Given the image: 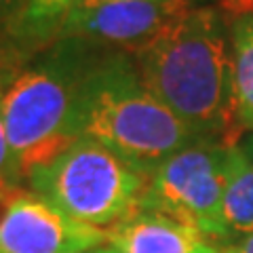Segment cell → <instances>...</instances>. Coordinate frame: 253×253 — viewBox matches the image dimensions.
<instances>
[{
	"label": "cell",
	"mask_w": 253,
	"mask_h": 253,
	"mask_svg": "<svg viewBox=\"0 0 253 253\" xmlns=\"http://www.w3.org/2000/svg\"><path fill=\"white\" fill-rule=\"evenodd\" d=\"M141 81L196 137L236 144L230 21L190 6L133 53Z\"/></svg>",
	"instance_id": "cell-1"
},
{
	"label": "cell",
	"mask_w": 253,
	"mask_h": 253,
	"mask_svg": "<svg viewBox=\"0 0 253 253\" xmlns=\"http://www.w3.org/2000/svg\"><path fill=\"white\" fill-rule=\"evenodd\" d=\"M78 137H91L150 177L196 137L141 81L125 51H101L86 72L76 106Z\"/></svg>",
	"instance_id": "cell-2"
},
{
	"label": "cell",
	"mask_w": 253,
	"mask_h": 253,
	"mask_svg": "<svg viewBox=\"0 0 253 253\" xmlns=\"http://www.w3.org/2000/svg\"><path fill=\"white\" fill-rule=\"evenodd\" d=\"M101 51L89 41L59 38L6 83L0 106L19 181L78 139V95Z\"/></svg>",
	"instance_id": "cell-3"
},
{
	"label": "cell",
	"mask_w": 253,
	"mask_h": 253,
	"mask_svg": "<svg viewBox=\"0 0 253 253\" xmlns=\"http://www.w3.org/2000/svg\"><path fill=\"white\" fill-rule=\"evenodd\" d=\"M28 184L72 219L110 230L139 207L148 177L99 141L78 137L32 171Z\"/></svg>",
	"instance_id": "cell-4"
},
{
	"label": "cell",
	"mask_w": 253,
	"mask_h": 253,
	"mask_svg": "<svg viewBox=\"0 0 253 253\" xmlns=\"http://www.w3.org/2000/svg\"><path fill=\"white\" fill-rule=\"evenodd\" d=\"M230 146L196 139L169 156L148 177L139 209L163 213L211 243L226 241L221 209Z\"/></svg>",
	"instance_id": "cell-5"
},
{
	"label": "cell",
	"mask_w": 253,
	"mask_h": 253,
	"mask_svg": "<svg viewBox=\"0 0 253 253\" xmlns=\"http://www.w3.org/2000/svg\"><path fill=\"white\" fill-rule=\"evenodd\" d=\"M108 245V230L72 219L42 196L19 190L0 217V253H78Z\"/></svg>",
	"instance_id": "cell-6"
},
{
	"label": "cell",
	"mask_w": 253,
	"mask_h": 253,
	"mask_svg": "<svg viewBox=\"0 0 253 253\" xmlns=\"http://www.w3.org/2000/svg\"><path fill=\"white\" fill-rule=\"evenodd\" d=\"M190 6V0H126L76 9L63 19L57 41L81 38L99 46L135 53Z\"/></svg>",
	"instance_id": "cell-7"
},
{
	"label": "cell",
	"mask_w": 253,
	"mask_h": 253,
	"mask_svg": "<svg viewBox=\"0 0 253 253\" xmlns=\"http://www.w3.org/2000/svg\"><path fill=\"white\" fill-rule=\"evenodd\" d=\"M114 253H213L215 243L163 213L135 209L108 230Z\"/></svg>",
	"instance_id": "cell-8"
},
{
	"label": "cell",
	"mask_w": 253,
	"mask_h": 253,
	"mask_svg": "<svg viewBox=\"0 0 253 253\" xmlns=\"http://www.w3.org/2000/svg\"><path fill=\"white\" fill-rule=\"evenodd\" d=\"M76 2L78 0H30L19 15L0 26V32L30 55H38L46 44L57 41L61 23Z\"/></svg>",
	"instance_id": "cell-9"
},
{
	"label": "cell",
	"mask_w": 253,
	"mask_h": 253,
	"mask_svg": "<svg viewBox=\"0 0 253 253\" xmlns=\"http://www.w3.org/2000/svg\"><path fill=\"white\" fill-rule=\"evenodd\" d=\"M221 217H224L226 241L253 234V163L239 144L228 148Z\"/></svg>",
	"instance_id": "cell-10"
},
{
	"label": "cell",
	"mask_w": 253,
	"mask_h": 253,
	"mask_svg": "<svg viewBox=\"0 0 253 253\" xmlns=\"http://www.w3.org/2000/svg\"><path fill=\"white\" fill-rule=\"evenodd\" d=\"M230 42L236 125L253 133V15L230 21Z\"/></svg>",
	"instance_id": "cell-11"
},
{
	"label": "cell",
	"mask_w": 253,
	"mask_h": 253,
	"mask_svg": "<svg viewBox=\"0 0 253 253\" xmlns=\"http://www.w3.org/2000/svg\"><path fill=\"white\" fill-rule=\"evenodd\" d=\"M2 89H4V83L0 81V97H2ZM4 184H19V179L15 175L13 156H11L9 141H6V131L2 121V106H0V186Z\"/></svg>",
	"instance_id": "cell-12"
},
{
	"label": "cell",
	"mask_w": 253,
	"mask_h": 253,
	"mask_svg": "<svg viewBox=\"0 0 253 253\" xmlns=\"http://www.w3.org/2000/svg\"><path fill=\"white\" fill-rule=\"evenodd\" d=\"M213 253H253V234L215 243V251Z\"/></svg>",
	"instance_id": "cell-13"
},
{
	"label": "cell",
	"mask_w": 253,
	"mask_h": 253,
	"mask_svg": "<svg viewBox=\"0 0 253 253\" xmlns=\"http://www.w3.org/2000/svg\"><path fill=\"white\" fill-rule=\"evenodd\" d=\"M30 0H0V26H4L15 15H19L28 6Z\"/></svg>",
	"instance_id": "cell-14"
},
{
	"label": "cell",
	"mask_w": 253,
	"mask_h": 253,
	"mask_svg": "<svg viewBox=\"0 0 253 253\" xmlns=\"http://www.w3.org/2000/svg\"><path fill=\"white\" fill-rule=\"evenodd\" d=\"M108 2H126V0H78L72 11H76V9H93V6L108 4Z\"/></svg>",
	"instance_id": "cell-15"
},
{
	"label": "cell",
	"mask_w": 253,
	"mask_h": 253,
	"mask_svg": "<svg viewBox=\"0 0 253 253\" xmlns=\"http://www.w3.org/2000/svg\"><path fill=\"white\" fill-rule=\"evenodd\" d=\"M239 146L243 148V152L247 154L251 158V163H253V133H247V135L239 141Z\"/></svg>",
	"instance_id": "cell-16"
},
{
	"label": "cell",
	"mask_w": 253,
	"mask_h": 253,
	"mask_svg": "<svg viewBox=\"0 0 253 253\" xmlns=\"http://www.w3.org/2000/svg\"><path fill=\"white\" fill-rule=\"evenodd\" d=\"M78 253H114L108 245H101V247H93V249H86V251H78Z\"/></svg>",
	"instance_id": "cell-17"
}]
</instances>
